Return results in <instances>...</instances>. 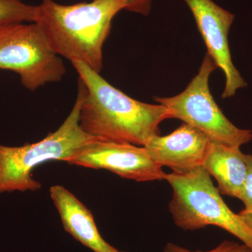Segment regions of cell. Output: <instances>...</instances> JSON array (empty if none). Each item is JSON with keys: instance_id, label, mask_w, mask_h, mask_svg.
Segmentation results:
<instances>
[{"instance_id": "cell-15", "label": "cell", "mask_w": 252, "mask_h": 252, "mask_svg": "<svg viewBox=\"0 0 252 252\" xmlns=\"http://www.w3.org/2000/svg\"><path fill=\"white\" fill-rule=\"evenodd\" d=\"M137 6V13L147 15L152 7V0H133Z\"/></svg>"}, {"instance_id": "cell-4", "label": "cell", "mask_w": 252, "mask_h": 252, "mask_svg": "<svg viewBox=\"0 0 252 252\" xmlns=\"http://www.w3.org/2000/svg\"><path fill=\"white\" fill-rule=\"evenodd\" d=\"M81 104L78 91L75 103L62 125L43 140L21 147L0 144V193L39 190L40 182L32 175L34 168L51 160L67 162L79 149L97 139L79 125Z\"/></svg>"}, {"instance_id": "cell-6", "label": "cell", "mask_w": 252, "mask_h": 252, "mask_svg": "<svg viewBox=\"0 0 252 252\" xmlns=\"http://www.w3.org/2000/svg\"><path fill=\"white\" fill-rule=\"evenodd\" d=\"M0 69L16 72L21 84L32 91L61 81L66 73L61 56L35 23L0 28Z\"/></svg>"}, {"instance_id": "cell-7", "label": "cell", "mask_w": 252, "mask_h": 252, "mask_svg": "<svg viewBox=\"0 0 252 252\" xmlns=\"http://www.w3.org/2000/svg\"><path fill=\"white\" fill-rule=\"evenodd\" d=\"M70 165L107 170L136 182L165 180L166 173L152 160L145 147L97 138L79 149Z\"/></svg>"}, {"instance_id": "cell-10", "label": "cell", "mask_w": 252, "mask_h": 252, "mask_svg": "<svg viewBox=\"0 0 252 252\" xmlns=\"http://www.w3.org/2000/svg\"><path fill=\"white\" fill-rule=\"evenodd\" d=\"M64 230L94 252H120L101 236L92 213L72 193L61 185L50 188Z\"/></svg>"}, {"instance_id": "cell-13", "label": "cell", "mask_w": 252, "mask_h": 252, "mask_svg": "<svg viewBox=\"0 0 252 252\" xmlns=\"http://www.w3.org/2000/svg\"><path fill=\"white\" fill-rule=\"evenodd\" d=\"M164 252H252L247 245L243 243L224 240L216 248L209 251H191L188 249L182 248L177 244L168 243L163 250Z\"/></svg>"}, {"instance_id": "cell-8", "label": "cell", "mask_w": 252, "mask_h": 252, "mask_svg": "<svg viewBox=\"0 0 252 252\" xmlns=\"http://www.w3.org/2000/svg\"><path fill=\"white\" fill-rule=\"evenodd\" d=\"M193 14L206 45L207 54L225 75L223 99L229 98L248 86L235 67L230 54L228 33L235 16L212 0H184Z\"/></svg>"}, {"instance_id": "cell-2", "label": "cell", "mask_w": 252, "mask_h": 252, "mask_svg": "<svg viewBox=\"0 0 252 252\" xmlns=\"http://www.w3.org/2000/svg\"><path fill=\"white\" fill-rule=\"evenodd\" d=\"M124 9L137 13L133 0H93L68 5L42 0L36 6L34 23L59 56L84 63L99 73L102 48L113 18Z\"/></svg>"}, {"instance_id": "cell-14", "label": "cell", "mask_w": 252, "mask_h": 252, "mask_svg": "<svg viewBox=\"0 0 252 252\" xmlns=\"http://www.w3.org/2000/svg\"><path fill=\"white\" fill-rule=\"evenodd\" d=\"M247 175L240 200L245 205V210L252 209V154H247Z\"/></svg>"}, {"instance_id": "cell-9", "label": "cell", "mask_w": 252, "mask_h": 252, "mask_svg": "<svg viewBox=\"0 0 252 252\" xmlns=\"http://www.w3.org/2000/svg\"><path fill=\"white\" fill-rule=\"evenodd\" d=\"M210 142L198 129L184 123L169 135L154 136L144 147L158 165L185 173L203 166Z\"/></svg>"}, {"instance_id": "cell-17", "label": "cell", "mask_w": 252, "mask_h": 252, "mask_svg": "<svg viewBox=\"0 0 252 252\" xmlns=\"http://www.w3.org/2000/svg\"></svg>"}, {"instance_id": "cell-1", "label": "cell", "mask_w": 252, "mask_h": 252, "mask_svg": "<svg viewBox=\"0 0 252 252\" xmlns=\"http://www.w3.org/2000/svg\"><path fill=\"white\" fill-rule=\"evenodd\" d=\"M72 64L79 74V125L86 133L101 140L144 147L154 136L160 135V124L172 119L163 105L132 98L84 63Z\"/></svg>"}, {"instance_id": "cell-12", "label": "cell", "mask_w": 252, "mask_h": 252, "mask_svg": "<svg viewBox=\"0 0 252 252\" xmlns=\"http://www.w3.org/2000/svg\"><path fill=\"white\" fill-rule=\"evenodd\" d=\"M36 6L22 0H0V28L19 23H34Z\"/></svg>"}, {"instance_id": "cell-3", "label": "cell", "mask_w": 252, "mask_h": 252, "mask_svg": "<svg viewBox=\"0 0 252 252\" xmlns=\"http://www.w3.org/2000/svg\"><path fill=\"white\" fill-rule=\"evenodd\" d=\"M165 180L172 189L169 211L178 228L193 231L216 225L252 251V227L239 213L230 210L203 166L185 173H166Z\"/></svg>"}, {"instance_id": "cell-16", "label": "cell", "mask_w": 252, "mask_h": 252, "mask_svg": "<svg viewBox=\"0 0 252 252\" xmlns=\"http://www.w3.org/2000/svg\"><path fill=\"white\" fill-rule=\"evenodd\" d=\"M239 215L243 217V220L252 228V209L251 210L244 209L241 212H239Z\"/></svg>"}, {"instance_id": "cell-11", "label": "cell", "mask_w": 252, "mask_h": 252, "mask_svg": "<svg viewBox=\"0 0 252 252\" xmlns=\"http://www.w3.org/2000/svg\"><path fill=\"white\" fill-rule=\"evenodd\" d=\"M246 155L240 147L210 142L203 167L215 177L221 195L240 200L248 169Z\"/></svg>"}, {"instance_id": "cell-5", "label": "cell", "mask_w": 252, "mask_h": 252, "mask_svg": "<svg viewBox=\"0 0 252 252\" xmlns=\"http://www.w3.org/2000/svg\"><path fill=\"white\" fill-rule=\"evenodd\" d=\"M217 65L208 54L204 58L198 74L185 91L170 97H156L166 107L172 119L193 126L210 142L241 147L252 140V130L242 129L230 122L217 105L209 87V80Z\"/></svg>"}]
</instances>
